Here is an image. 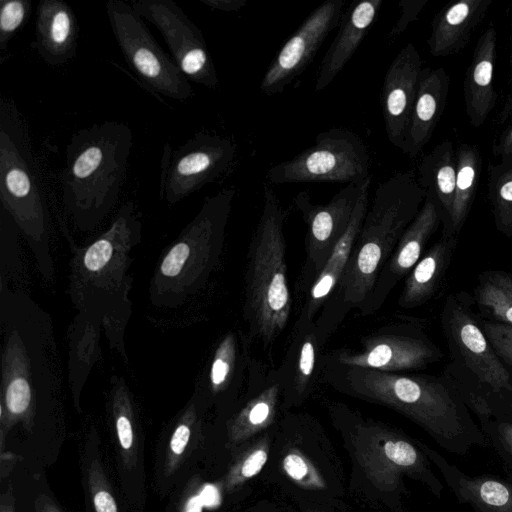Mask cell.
<instances>
[{
    "label": "cell",
    "instance_id": "cell-32",
    "mask_svg": "<svg viewBox=\"0 0 512 512\" xmlns=\"http://www.w3.org/2000/svg\"><path fill=\"white\" fill-rule=\"evenodd\" d=\"M435 110L436 101L434 97L427 92L421 93L415 104V121L424 123L431 120Z\"/></svg>",
    "mask_w": 512,
    "mask_h": 512
},
{
    "label": "cell",
    "instance_id": "cell-36",
    "mask_svg": "<svg viewBox=\"0 0 512 512\" xmlns=\"http://www.w3.org/2000/svg\"><path fill=\"white\" fill-rule=\"evenodd\" d=\"M205 6L223 12L239 11L246 6V0H199Z\"/></svg>",
    "mask_w": 512,
    "mask_h": 512
},
{
    "label": "cell",
    "instance_id": "cell-30",
    "mask_svg": "<svg viewBox=\"0 0 512 512\" xmlns=\"http://www.w3.org/2000/svg\"><path fill=\"white\" fill-rule=\"evenodd\" d=\"M481 327L499 359L512 366V325L483 321Z\"/></svg>",
    "mask_w": 512,
    "mask_h": 512
},
{
    "label": "cell",
    "instance_id": "cell-26",
    "mask_svg": "<svg viewBox=\"0 0 512 512\" xmlns=\"http://www.w3.org/2000/svg\"><path fill=\"white\" fill-rule=\"evenodd\" d=\"M474 299L478 307L492 315L496 321L512 325L511 272H482L474 289Z\"/></svg>",
    "mask_w": 512,
    "mask_h": 512
},
{
    "label": "cell",
    "instance_id": "cell-35",
    "mask_svg": "<svg viewBox=\"0 0 512 512\" xmlns=\"http://www.w3.org/2000/svg\"><path fill=\"white\" fill-rule=\"evenodd\" d=\"M286 472L294 479L300 480L307 473V466L303 459L295 454L288 455L284 460Z\"/></svg>",
    "mask_w": 512,
    "mask_h": 512
},
{
    "label": "cell",
    "instance_id": "cell-6",
    "mask_svg": "<svg viewBox=\"0 0 512 512\" xmlns=\"http://www.w3.org/2000/svg\"><path fill=\"white\" fill-rule=\"evenodd\" d=\"M0 202L15 221L46 282L54 278L52 222L26 121L17 104L0 98Z\"/></svg>",
    "mask_w": 512,
    "mask_h": 512
},
{
    "label": "cell",
    "instance_id": "cell-19",
    "mask_svg": "<svg viewBox=\"0 0 512 512\" xmlns=\"http://www.w3.org/2000/svg\"><path fill=\"white\" fill-rule=\"evenodd\" d=\"M371 180L372 179L370 177L358 198L346 233L341 238L325 263L323 269L317 275L314 282L304 295L303 302L293 328L306 325L316 320L323 305L335 289L342 274L344 273L354 243L368 210Z\"/></svg>",
    "mask_w": 512,
    "mask_h": 512
},
{
    "label": "cell",
    "instance_id": "cell-5",
    "mask_svg": "<svg viewBox=\"0 0 512 512\" xmlns=\"http://www.w3.org/2000/svg\"><path fill=\"white\" fill-rule=\"evenodd\" d=\"M288 215L289 210L265 183L262 213L246 255L242 306L248 341L264 350L286 329L293 309L284 233Z\"/></svg>",
    "mask_w": 512,
    "mask_h": 512
},
{
    "label": "cell",
    "instance_id": "cell-15",
    "mask_svg": "<svg viewBox=\"0 0 512 512\" xmlns=\"http://www.w3.org/2000/svg\"><path fill=\"white\" fill-rule=\"evenodd\" d=\"M344 7V0H326L309 14L266 70L259 86L263 94L283 92L304 72L329 33L339 25Z\"/></svg>",
    "mask_w": 512,
    "mask_h": 512
},
{
    "label": "cell",
    "instance_id": "cell-37",
    "mask_svg": "<svg viewBox=\"0 0 512 512\" xmlns=\"http://www.w3.org/2000/svg\"><path fill=\"white\" fill-rule=\"evenodd\" d=\"M437 182L439 189L445 193L450 194L455 188V172L449 166L442 167L437 173Z\"/></svg>",
    "mask_w": 512,
    "mask_h": 512
},
{
    "label": "cell",
    "instance_id": "cell-38",
    "mask_svg": "<svg viewBox=\"0 0 512 512\" xmlns=\"http://www.w3.org/2000/svg\"><path fill=\"white\" fill-rule=\"evenodd\" d=\"M204 507H216L220 503V496L217 488L206 484L198 494Z\"/></svg>",
    "mask_w": 512,
    "mask_h": 512
},
{
    "label": "cell",
    "instance_id": "cell-39",
    "mask_svg": "<svg viewBox=\"0 0 512 512\" xmlns=\"http://www.w3.org/2000/svg\"><path fill=\"white\" fill-rule=\"evenodd\" d=\"M492 77V64L489 61H482L477 64L474 70V80L480 86L490 83Z\"/></svg>",
    "mask_w": 512,
    "mask_h": 512
},
{
    "label": "cell",
    "instance_id": "cell-20",
    "mask_svg": "<svg viewBox=\"0 0 512 512\" xmlns=\"http://www.w3.org/2000/svg\"><path fill=\"white\" fill-rule=\"evenodd\" d=\"M382 3L383 0L354 1L345 9L337 34L320 63L316 91L327 88L348 63L373 25Z\"/></svg>",
    "mask_w": 512,
    "mask_h": 512
},
{
    "label": "cell",
    "instance_id": "cell-42",
    "mask_svg": "<svg viewBox=\"0 0 512 512\" xmlns=\"http://www.w3.org/2000/svg\"><path fill=\"white\" fill-rule=\"evenodd\" d=\"M203 507L199 495H194L187 499L183 512H202Z\"/></svg>",
    "mask_w": 512,
    "mask_h": 512
},
{
    "label": "cell",
    "instance_id": "cell-2",
    "mask_svg": "<svg viewBox=\"0 0 512 512\" xmlns=\"http://www.w3.org/2000/svg\"><path fill=\"white\" fill-rule=\"evenodd\" d=\"M142 218L133 201L125 202L110 225L83 245L69 241L68 294L78 312L102 324L110 349L129 359L125 331L132 314V250L142 238Z\"/></svg>",
    "mask_w": 512,
    "mask_h": 512
},
{
    "label": "cell",
    "instance_id": "cell-3",
    "mask_svg": "<svg viewBox=\"0 0 512 512\" xmlns=\"http://www.w3.org/2000/svg\"><path fill=\"white\" fill-rule=\"evenodd\" d=\"M418 204V190L408 175L397 174L379 183L344 273L315 320L322 347L351 310H360Z\"/></svg>",
    "mask_w": 512,
    "mask_h": 512
},
{
    "label": "cell",
    "instance_id": "cell-27",
    "mask_svg": "<svg viewBox=\"0 0 512 512\" xmlns=\"http://www.w3.org/2000/svg\"><path fill=\"white\" fill-rule=\"evenodd\" d=\"M20 233L10 214L0 207V280L9 284H22L24 278L18 234Z\"/></svg>",
    "mask_w": 512,
    "mask_h": 512
},
{
    "label": "cell",
    "instance_id": "cell-14",
    "mask_svg": "<svg viewBox=\"0 0 512 512\" xmlns=\"http://www.w3.org/2000/svg\"><path fill=\"white\" fill-rule=\"evenodd\" d=\"M137 14L154 25L170 50L172 59L189 81L216 89L217 71L201 30L173 0H136Z\"/></svg>",
    "mask_w": 512,
    "mask_h": 512
},
{
    "label": "cell",
    "instance_id": "cell-7",
    "mask_svg": "<svg viewBox=\"0 0 512 512\" xmlns=\"http://www.w3.org/2000/svg\"><path fill=\"white\" fill-rule=\"evenodd\" d=\"M235 190L207 196L197 214L160 255L149 283L152 305L177 309L197 295L217 268Z\"/></svg>",
    "mask_w": 512,
    "mask_h": 512
},
{
    "label": "cell",
    "instance_id": "cell-17",
    "mask_svg": "<svg viewBox=\"0 0 512 512\" xmlns=\"http://www.w3.org/2000/svg\"><path fill=\"white\" fill-rule=\"evenodd\" d=\"M436 220L433 206L428 205L410 223L380 271L371 293L360 308L362 316H369L381 309L392 290L417 264L435 230Z\"/></svg>",
    "mask_w": 512,
    "mask_h": 512
},
{
    "label": "cell",
    "instance_id": "cell-45",
    "mask_svg": "<svg viewBox=\"0 0 512 512\" xmlns=\"http://www.w3.org/2000/svg\"><path fill=\"white\" fill-rule=\"evenodd\" d=\"M48 512H51V511H48Z\"/></svg>",
    "mask_w": 512,
    "mask_h": 512
},
{
    "label": "cell",
    "instance_id": "cell-10",
    "mask_svg": "<svg viewBox=\"0 0 512 512\" xmlns=\"http://www.w3.org/2000/svg\"><path fill=\"white\" fill-rule=\"evenodd\" d=\"M440 348L415 321L393 322L361 337L357 349L339 348L320 358L341 365L404 372L423 369L439 361Z\"/></svg>",
    "mask_w": 512,
    "mask_h": 512
},
{
    "label": "cell",
    "instance_id": "cell-12",
    "mask_svg": "<svg viewBox=\"0 0 512 512\" xmlns=\"http://www.w3.org/2000/svg\"><path fill=\"white\" fill-rule=\"evenodd\" d=\"M370 177L349 183L326 204H313L305 190L293 198V205L307 227L305 259L295 284V292L302 297L346 233L358 198Z\"/></svg>",
    "mask_w": 512,
    "mask_h": 512
},
{
    "label": "cell",
    "instance_id": "cell-24",
    "mask_svg": "<svg viewBox=\"0 0 512 512\" xmlns=\"http://www.w3.org/2000/svg\"><path fill=\"white\" fill-rule=\"evenodd\" d=\"M99 320L77 312L67 329V381L75 406L80 409V397L89 375L101 358Z\"/></svg>",
    "mask_w": 512,
    "mask_h": 512
},
{
    "label": "cell",
    "instance_id": "cell-29",
    "mask_svg": "<svg viewBox=\"0 0 512 512\" xmlns=\"http://www.w3.org/2000/svg\"><path fill=\"white\" fill-rule=\"evenodd\" d=\"M30 0L0 1V50L4 51L10 40L23 27L31 15Z\"/></svg>",
    "mask_w": 512,
    "mask_h": 512
},
{
    "label": "cell",
    "instance_id": "cell-43",
    "mask_svg": "<svg viewBox=\"0 0 512 512\" xmlns=\"http://www.w3.org/2000/svg\"><path fill=\"white\" fill-rule=\"evenodd\" d=\"M500 195L504 200L512 201V181L502 186Z\"/></svg>",
    "mask_w": 512,
    "mask_h": 512
},
{
    "label": "cell",
    "instance_id": "cell-41",
    "mask_svg": "<svg viewBox=\"0 0 512 512\" xmlns=\"http://www.w3.org/2000/svg\"><path fill=\"white\" fill-rule=\"evenodd\" d=\"M474 180V170L470 166L461 168L457 177V186L460 190L468 189Z\"/></svg>",
    "mask_w": 512,
    "mask_h": 512
},
{
    "label": "cell",
    "instance_id": "cell-40",
    "mask_svg": "<svg viewBox=\"0 0 512 512\" xmlns=\"http://www.w3.org/2000/svg\"><path fill=\"white\" fill-rule=\"evenodd\" d=\"M469 8L466 3H458L454 5L447 13L446 19L449 24L457 25L465 20L468 15Z\"/></svg>",
    "mask_w": 512,
    "mask_h": 512
},
{
    "label": "cell",
    "instance_id": "cell-22",
    "mask_svg": "<svg viewBox=\"0 0 512 512\" xmlns=\"http://www.w3.org/2000/svg\"><path fill=\"white\" fill-rule=\"evenodd\" d=\"M461 505L475 512H512V484L492 475L470 476L436 451L425 448Z\"/></svg>",
    "mask_w": 512,
    "mask_h": 512
},
{
    "label": "cell",
    "instance_id": "cell-34",
    "mask_svg": "<svg viewBox=\"0 0 512 512\" xmlns=\"http://www.w3.org/2000/svg\"><path fill=\"white\" fill-rule=\"evenodd\" d=\"M267 454L263 450H257L244 462L242 474L245 477H252L258 473L266 462Z\"/></svg>",
    "mask_w": 512,
    "mask_h": 512
},
{
    "label": "cell",
    "instance_id": "cell-44",
    "mask_svg": "<svg viewBox=\"0 0 512 512\" xmlns=\"http://www.w3.org/2000/svg\"><path fill=\"white\" fill-rule=\"evenodd\" d=\"M508 408H509V412L508 413H504V414H501V413H496V414H500L506 418H508L509 420L512 421V401L509 403L508 405Z\"/></svg>",
    "mask_w": 512,
    "mask_h": 512
},
{
    "label": "cell",
    "instance_id": "cell-13",
    "mask_svg": "<svg viewBox=\"0 0 512 512\" xmlns=\"http://www.w3.org/2000/svg\"><path fill=\"white\" fill-rule=\"evenodd\" d=\"M441 326L455 364L493 393L512 390L508 370L477 322L465 294L451 293L446 298Z\"/></svg>",
    "mask_w": 512,
    "mask_h": 512
},
{
    "label": "cell",
    "instance_id": "cell-31",
    "mask_svg": "<svg viewBox=\"0 0 512 512\" xmlns=\"http://www.w3.org/2000/svg\"><path fill=\"white\" fill-rule=\"evenodd\" d=\"M385 454L393 463L408 468L417 467L425 472L432 473L423 457L416 448L406 440H388L384 446Z\"/></svg>",
    "mask_w": 512,
    "mask_h": 512
},
{
    "label": "cell",
    "instance_id": "cell-18",
    "mask_svg": "<svg viewBox=\"0 0 512 512\" xmlns=\"http://www.w3.org/2000/svg\"><path fill=\"white\" fill-rule=\"evenodd\" d=\"M315 321L292 329L289 345L275 374L287 402H298L319 382L322 354Z\"/></svg>",
    "mask_w": 512,
    "mask_h": 512
},
{
    "label": "cell",
    "instance_id": "cell-23",
    "mask_svg": "<svg viewBox=\"0 0 512 512\" xmlns=\"http://www.w3.org/2000/svg\"><path fill=\"white\" fill-rule=\"evenodd\" d=\"M415 75L416 60L407 47L391 63L383 81L381 107L385 129L390 142L398 147L406 140L411 84Z\"/></svg>",
    "mask_w": 512,
    "mask_h": 512
},
{
    "label": "cell",
    "instance_id": "cell-8",
    "mask_svg": "<svg viewBox=\"0 0 512 512\" xmlns=\"http://www.w3.org/2000/svg\"><path fill=\"white\" fill-rule=\"evenodd\" d=\"M369 152L349 129L329 128L293 158L272 166L266 178L275 185L310 182H361L370 176Z\"/></svg>",
    "mask_w": 512,
    "mask_h": 512
},
{
    "label": "cell",
    "instance_id": "cell-25",
    "mask_svg": "<svg viewBox=\"0 0 512 512\" xmlns=\"http://www.w3.org/2000/svg\"><path fill=\"white\" fill-rule=\"evenodd\" d=\"M457 239L446 235L430 247L406 276L398 305L413 309L428 302L439 290L451 263Z\"/></svg>",
    "mask_w": 512,
    "mask_h": 512
},
{
    "label": "cell",
    "instance_id": "cell-11",
    "mask_svg": "<svg viewBox=\"0 0 512 512\" xmlns=\"http://www.w3.org/2000/svg\"><path fill=\"white\" fill-rule=\"evenodd\" d=\"M236 155L226 137L201 131L176 149L166 144L161 160L160 196L176 204L221 177Z\"/></svg>",
    "mask_w": 512,
    "mask_h": 512
},
{
    "label": "cell",
    "instance_id": "cell-1",
    "mask_svg": "<svg viewBox=\"0 0 512 512\" xmlns=\"http://www.w3.org/2000/svg\"><path fill=\"white\" fill-rule=\"evenodd\" d=\"M319 382L342 393L393 405L417 420L445 450L459 456L488 447L484 433L445 375L407 374L319 360Z\"/></svg>",
    "mask_w": 512,
    "mask_h": 512
},
{
    "label": "cell",
    "instance_id": "cell-4",
    "mask_svg": "<svg viewBox=\"0 0 512 512\" xmlns=\"http://www.w3.org/2000/svg\"><path fill=\"white\" fill-rule=\"evenodd\" d=\"M133 145L131 128L104 121L75 131L61 174L64 210L75 229L92 232L116 206Z\"/></svg>",
    "mask_w": 512,
    "mask_h": 512
},
{
    "label": "cell",
    "instance_id": "cell-9",
    "mask_svg": "<svg viewBox=\"0 0 512 512\" xmlns=\"http://www.w3.org/2000/svg\"><path fill=\"white\" fill-rule=\"evenodd\" d=\"M106 14L127 65L157 94L178 101L194 95L189 80L158 45L143 18L122 0H108Z\"/></svg>",
    "mask_w": 512,
    "mask_h": 512
},
{
    "label": "cell",
    "instance_id": "cell-16",
    "mask_svg": "<svg viewBox=\"0 0 512 512\" xmlns=\"http://www.w3.org/2000/svg\"><path fill=\"white\" fill-rule=\"evenodd\" d=\"M250 346L246 333L235 329L218 339L195 383L194 394L202 405L229 402L237 396L246 384Z\"/></svg>",
    "mask_w": 512,
    "mask_h": 512
},
{
    "label": "cell",
    "instance_id": "cell-21",
    "mask_svg": "<svg viewBox=\"0 0 512 512\" xmlns=\"http://www.w3.org/2000/svg\"><path fill=\"white\" fill-rule=\"evenodd\" d=\"M79 27L72 7L63 0H42L36 7L35 41L39 56L50 66L76 55Z\"/></svg>",
    "mask_w": 512,
    "mask_h": 512
},
{
    "label": "cell",
    "instance_id": "cell-33",
    "mask_svg": "<svg viewBox=\"0 0 512 512\" xmlns=\"http://www.w3.org/2000/svg\"><path fill=\"white\" fill-rule=\"evenodd\" d=\"M96 512H118L114 497L106 489H98L93 494Z\"/></svg>",
    "mask_w": 512,
    "mask_h": 512
},
{
    "label": "cell",
    "instance_id": "cell-28",
    "mask_svg": "<svg viewBox=\"0 0 512 512\" xmlns=\"http://www.w3.org/2000/svg\"><path fill=\"white\" fill-rule=\"evenodd\" d=\"M480 427L489 446L501 459L506 480L512 484V421L500 414H494L493 417L481 421Z\"/></svg>",
    "mask_w": 512,
    "mask_h": 512
}]
</instances>
